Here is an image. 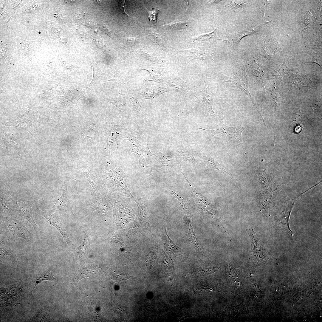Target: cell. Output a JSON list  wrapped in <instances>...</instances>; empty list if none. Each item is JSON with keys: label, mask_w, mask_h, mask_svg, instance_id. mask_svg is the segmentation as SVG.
Masks as SVG:
<instances>
[{"label": "cell", "mask_w": 322, "mask_h": 322, "mask_svg": "<svg viewBox=\"0 0 322 322\" xmlns=\"http://www.w3.org/2000/svg\"><path fill=\"white\" fill-rule=\"evenodd\" d=\"M219 127L217 129H206L202 128L201 129L209 132L225 141L232 140L240 143L243 148V142L242 137V133L246 127L239 126L235 127L229 126L225 124L222 119L219 117L218 118Z\"/></svg>", "instance_id": "1"}, {"label": "cell", "mask_w": 322, "mask_h": 322, "mask_svg": "<svg viewBox=\"0 0 322 322\" xmlns=\"http://www.w3.org/2000/svg\"><path fill=\"white\" fill-rule=\"evenodd\" d=\"M3 219L9 230L14 236L21 238L28 243L31 241L30 233L21 217L16 213L11 216L3 217Z\"/></svg>", "instance_id": "2"}, {"label": "cell", "mask_w": 322, "mask_h": 322, "mask_svg": "<svg viewBox=\"0 0 322 322\" xmlns=\"http://www.w3.org/2000/svg\"><path fill=\"white\" fill-rule=\"evenodd\" d=\"M11 199L19 214L30 223L35 231H40L32 216V211L35 208L34 202L22 199L16 197Z\"/></svg>", "instance_id": "3"}, {"label": "cell", "mask_w": 322, "mask_h": 322, "mask_svg": "<svg viewBox=\"0 0 322 322\" xmlns=\"http://www.w3.org/2000/svg\"><path fill=\"white\" fill-rule=\"evenodd\" d=\"M41 215L49 224L54 227L59 231L68 246L71 247L74 246L67 235L65 230L58 216L56 210L53 209L49 211H42L41 212Z\"/></svg>", "instance_id": "4"}, {"label": "cell", "mask_w": 322, "mask_h": 322, "mask_svg": "<svg viewBox=\"0 0 322 322\" xmlns=\"http://www.w3.org/2000/svg\"><path fill=\"white\" fill-rule=\"evenodd\" d=\"M305 192L302 193L299 196L293 199H287L286 200L284 209L281 212L278 220V225L280 228L284 230L291 236L293 235V233L290 228L289 220L291 210L294 205L297 199Z\"/></svg>", "instance_id": "5"}, {"label": "cell", "mask_w": 322, "mask_h": 322, "mask_svg": "<svg viewBox=\"0 0 322 322\" xmlns=\"http://www.w3.org/2000/svg\"><path fill=\"white\" fill-rule=\"evenodd\" d=\"M248 232L250 236L253 257L256 260L261 262L265 258L263 250L253 230H248Z\"/></svg>", "instance_id": "6"}, {"label": "cell", "mask_w": 322, "mask_h": 322, "mask_svg": "<svg viewBox=\"0 0 322 322\" xmlns=\"http://www.w3.org/2000/svg\"><path fill=\"white\" fill-rule=\"evenodd\" d=\"M83 230L84 235V241L79 247H77L78 250L77 253L80 261L86 260L89 256L92 250V239L86 232L85 228Z\"/></svg>", "instance_id": "7"}, {"label": "cell", "mask_w": 322, "mask_h": 322, "mask_svg": "<svg viewBox=\"0 0 322 322\" xmlns=\"http://www.w3.org/2000/svg\"><path fill=\"white\" fill-rule=\"evenodd\" d=\"M7 195L1 194V211L5 216L8 217L16 214V208L11 198H9Z\"/></svg>", "instance_id": "8"}, {"label": "cell", "mask_w": 322, "mask_h": 322, "mask_svg": "<svg viewBox=\"0 0 322 322\" xmlns=\"http://www.w3.org/2000/svg\"><path fill=\"white\" fill-rule=\"evenodd\" d=\"M165 237V243L166 250L170 256L174 263L176 258L181 255L183 250L177 246L168 236L166 230Z\"/></svg>", "instance_id": "9"}, {"label": "cell", "mask_w": 322, "mask_h": 322, "mask_svg": "<svg viewBox=\"0 0 322 322\" xmlns=\"http://www.w3.org/2000/svg\"><path fill=\"white\" fill-rule=\"evenodd\" d=\"M67 184L64 185L62 195L55 202L53 207L54 210L64 211L68 209L69 201L67 195Z\"/></svg>", "instance_id": "10"}, {"label": "cell", "mask_w": 322, "mask_h": 322, "mask_svg": "<svg viewBox=\"0 0 322 322\" xmlns=\"http://www.w3.org/2000/svg\"><path fill=\"white\" fill-rule=\"evenodd\" d=\"M176 155L182 160L193 163L196 162L194 152L186 147L178 148L177 149Z\"/></svg>", "instance_id": "11"}, {"label": "cell", "mask_w": 322, "mask_h": 322, "mask_svg": "<svg viewBox=\"0 0 322 322\" xmlns=\"http://www.w3.org/2000/svg\"><path fill=\"white\" fill-rule=\"evenodd\" d=\"M187 233L192 243L195 247L200 250L203 251V248L199 241L197 236L195 234L192 226L190 219H188L186 221Z\"/></svg>", "instance_id": "12"}, {"label": "cell", "mask_w": 322, "mask_h": 322, "mask_svg": "<svg viewBox=\"0 0 322 322\" xmlns=\"http://www.w3.org/2000/svg\"><path fill=\"white\" fill-rule=\"evenodd\" d=\"M131 152L135 153L139 158L141 162L145 164L148 159H149L152 154L149 151L148 147L146 148H144L139 149L135 146L129 150Z\"/></svg>", "instance_id": "13"}, {"label": "cell", "mask_w": 322, "mask_h": 322, "mask_svg": "<svg viewBox=\"0 0 322 322\" xmlns=\"http://www.w3.org/2000/svg\"><path fill=\"white\" fill-rule=\"evenodd\" d=\"M96 271L95 268L92 267H88L78 271L74 275V283L77 285L79 280L84 278L89 277L91 274L94 273Z\"/></svg>", "instance_id": "14"}, {"label": "cell", "mask_w": 322, "mask_h": 322, "mask_svg": "<svg viewBox=\"0 0 322 322\" xmlns=\"http://www.w3.org/2000/svg\"><path fill=\"white\" fill-rule=\"evenodd\" d=\"M202 101L203 104L208 112L215 116V114L213 109V100L212 95L208 89H205L202 91Z\"/></svg>", "instance_id": "15"}, {"label": "cell", "mask_w": 322, "mask_h": 322, "mask_svg": "<svg viewBox=\"0 0 322 322\" xmlns=\"http://www.w3.org/2000/svg\"><path fill=\"white\" fill-rule=\"evenodd\" d=\"M254 31V29H253L250 31L247 30L236 32L229 33L227 34V37L233 40L234 46L236 47L238 43L242 38L253 33Z\"/></svg>", "instance_id": "16"}, {"label": "cell", "mask_w": 322, "mask_h": 322, "mask_svg": "<svg viewBox=\"0 0 322 322\" xmlns=\"http://www.w3.org/2000/svg\"><path fill=\"white\" fill-rule=\"evenodd\" d=\"M229 273L230 278L237 285H239L242 284L241 281L242 271L240 269H236L231 264L228 266Z\"/></svg>", "instance_id": "17"}, {"label": "cell", "mask_w": 322, "mask_h": 322, "mask_svg": "<svg viewBox=\"0 0 322 322\" xmlns=\"http://www.w3.org/2000/svg\"><path fill=\"white\" fill-rule=\"evenodd\" d=\"M0 254L2 256L12 260H16V256L13 250L5 244H0Z\"/></svg>", "instance_id": "18"}, {"label": "cell", "mask_w": 322, "mask_h": 322, "mask_svg": "<svg viewBox=\"0 0 322 322\" xmlns=\"http://www.w3.org/2000/svg\"><path fill=\"white\" fill-rule=\"evenodd\" d=\"M54 278L53 275L49 270L41 274L38 275L35 277V278L32 291L35 287L43 281L44 280L52 281L53 280Z\"/></svg>", "instance_id": "19"}, {"label": "cell", "mask_w": 322, "mask_h": 322, "mask_svg": "<svg viewBox=\"0 0 322 322\" xmlns=\"http://www.w3.org/2000/svg\"><path fill=\"white\" fill-rule=\"evenodd\" d=\"M203 160L204 162L210 168L223 173L226 172L225 168L213 159L208 157H204Z\"/></svg>", "instance_id": "20"}, {"label": "cell", "mask_w": 322, "mask_h": 322, "mask_svg": "<svg viewBox=\"0 0 322 322\" xmlns=\"http://www.w3.org/2000/svg\"><path fill=\"white\" fill-rule=\"evenodd\" d=\"M194 39L198 41L201 42L211 41L216 39H219L217 37L216 30L209 33L200 35L194 38Z\"/></svg>", "instance_id": "21"}, {"label": "cell", "mask_w": 322, "mask_h": 322, "mask_svg": "<svg viewBox=\"0 0 322 322\" xmlns=\"http://www.w3.org/2000/svg\"><path fill=\"white\" fill-rule=\"evenodd\" d=\"M188 22L187 21H176L167 24L164 26L172 30H178L186 28Z\"/></svg>", "instance_id": "22"}, {"label": "cell", "mask_w": 322, "mask_h": 322, "mask_svg": "<svg viewBox=\"0 0 322 322\" xmlns=\"http://www.w3.org/2000/svg\"><path fill=\"white\" fill-rule=\"evenodd\" d=\"M5 126H12L19 127L29 131L30 127V123L14 120L4 123Z\"/></svg>", "instance_id": "23"}, {"label": "cell", "mask_w": 322, "mask_h": 322, "mask_svg": "<svg viewBox=\"0 0 322 322\" xmlns=\"http://www.w3.org/2000/svg\"><path fill=\"white\" fill-rule=\"evenodd\" d=\"M187 52L192 53L193 56L195 58H199L202 60H206L210 56L209 53L201 49H193L186 50Z\"/></svg>", "instance_id": "24"}, {"label": "cell", "mask_w": 322, "mask_h": 322, "mask_svg": "<svg viewBox=\"0 0 322 322\" xmlns=\"http://www.w3.org/2000/svg\"><path fill=\"white\" fill-rule=\"evenodd\" d=\"M85 176L87 180L92 187L94 191L97 189L98 186L97 179L95 175L89 172L85 173Z\"/></svg>", "instance_id": "25"}, {"label": "cell", "mask_w": 322, "mask_h": 322, "mask_svg": "<svg viewBox=\"0 0 322 322\" xmlns=\"http://www.w3.org/2000/svg\"><path fill=\"white\" fill-rule=\"evenodd\" d=\"M108 100L109 102L119 108H123L126 107L125 102L123 100L119 98L108 99Z\"/></svg>", "instance_id": "26"}, {"label": "cell", "mask_w": 322, "mask_h": 322, "mask_svg": "<svg viewBox=\"0 0 322 322\" xmlns=\"http://www.w3.org/2000/svg\"><path fill=\"white\" fill-rule=\"evenodd\" d=\"M147 10L150 22L152 24L155 25L157 21V14L159 10H155L152 11H149Z\"/></svg>", "instance_id": "27"}, {"label": "cell", "mask_w": 322, "mask_h": 322, "mask_svg": "<svg viewBox=\"0 0 322 322\" xmlns=\"http://www.w3.org/2000/svg\"><path fill=\"white\" fill-rule=\"evenodd\" d=\"M218 270L216 267L208 268L200 270L198 272L199 273L201 274H209L212 273Z\"/></svg>", "instance_id": "28"}, {"label": "cell", "mask_w": 322, "mask_h": 322, "mask_svg": "<svg viewBox=\"0 0 322 322\" xmlns=\"http://www.w3.org/2000/svg\"><path fill=\"white\" fill-rule=\"evenodd\" d=\"M230 4L231 6L235 7H242L246 5L245 3L241 1H230Z\"/></svg>", "instance_id": "29"}, {"label": "cell", "mask_w": 322, "mask_h": 322, "mask_svg": "<svg viewBox=\"0 0 322 322\" xmlns=\"http://www.w3.org/2000/svg\"><path fill=\"white\" fill-rule=\"evenodd\" d=\"M150 36L153 39L154 41L158 43H160L162 40V38L160 35L157 34L152 33L150 35Z\"/></svg>", "instance_id": "30"}, {"label": "cell", "mask_w": 322, "mask_h": 322, "mask_svg": "<svg viewBox=\"0 0 322 322\" xmlns=\"http://www.w3.org/2000/svg\"><path fill=\"white\" fill-rule=\"evenodd\" d=\"M125 1V0L119 1V5L120 10L122 13L124 15L126 14L127 16H128V15L126 13V12L125 11L124 8Z\"/></svg>", "instance_id": "31"}, {"label": "cell", "mask_w": 322, "mask_h": 322, "mask_svg": "<svg viewBox=\"0 0 322 322\" xmlns=\"http://www.w3.org/2000/svg\"><path fill=\"white\" fill-rule=\"evenodd\" d=\"M135 40L133 38H128L126 39L127 43L130 45L133 44L135 42Z\"/></svg>", "instance_id": "32"}, {"label": "cell", "mask_w": 322, "mask_h": 322, "mask_svg": "<svg viewBox=\"0 0 322 322\" xmlns=\"http://www.w3.org/2000/svg\"><path fill=\"white\" fill-rule=\"evenodd\" d=\"M94 2L97 4H100L102 2V1L100 0H95L94 1Z\"/></svg>", "instance_id": "33"}, {"label": "cell", "mask_w": 322, "mask_h": 322, "mask_svg": "<svg viewBox=\"0 0 322 322\" xmlns=\"http://www.w3.org/2000/svg\"><path fill=\"white\" fill-rule=\"evenodd\" d=\"M210 2L211 4H214L219 2L220 1H210Z\"/></svg>", "instance_id": "34"}, {"label": "cell", "mask_w": 322, "mask_h": 322, "mask_svg": "<svg viewBox=\"0 0 322 322\" xmlns=\"http://www.w3.org/2000/svg\"><path fill=\"white\" fill-rule=\"evenodd\" d=\"M275 143H276V142L275 141V135L273 142L272 144L271 145V147L274 146V145L275 144Z\"/></svg>", "instance_id": "35"}]
</instances>
